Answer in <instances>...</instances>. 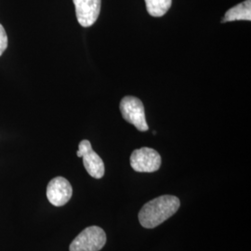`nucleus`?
<instances>
[{
    "mask_svg": "<svg viewBox=\"0 0 251 251\" xmlns=\"http://www.w3.org/2000/svg\"><path fill=\"white\" fill-rule=\"evenodd\" d=\"M179 198L173 196H162L154 198L142 207L139 213L141 225L152 229L174 215L179 209Z\"/></svg>",
    "mask_w": 251,
    "mask_h": 251,
    "instance_id": "f257e3e1",
    "label": "nucleus"
},
{
    "mask_svg": "<svg viewBox=\"0 0 251 251\" xmlns=\"http://www.w3.org/2000/svg\"><path fill=\"white\" fill-rule=\"evenodd\" d=\"M106 244L105 232L98 226L84 229L71 243L70 251H99Z\"/></svg>",
    "mask_w": 251,
    "mask_h": 251,
    "instance_id": "f03ea898",
    "label": "nucleus"
},
{
    "mask_svg": "<svg viewBox=\"0 0 251 251\" xmlns=\"http://www.w3.org/2000/svg\"><path fill=\"white\" fill-rule=\"evenodd\" d=\"M120 112L126 122L132 124L140 131H147L149 126L145 119L144 103L133 96H126L120 101Z\"/></svg>",
    "mask_w": 251,
    "mask_h": 251,
    "instance_id": "7ed1b4c3",
    "label": "nucleus"
},
{
    "mask_svg": "<svg viewBox=\"0 0 251 251\" xmlns=\"http://www.w3.org/2000/svg\"><path fill=\"white\" fill-rule=\"evenodd\" d=\"M130 166L137 172H154L161 166V156L152 148L143 147L131 153Z\"/></svg>",
    "mask_w": 251,
    "mask_h": 251,
    "instance_id": "20e7f679",
    "label": "nucleus"
},
{
    "mask_svg": "<svg viewBox=\"0 0 251 251\" xmlns=\"http://www.w3.org/2000/svg\"><path fill=\"white\" fill-rule=\"evenodd\" d=\"M76 154L78 157L83 158V165L92 178L100 179L103 177L104 164L99 154L93 151L90 141H81Z\"/></svg>",
    "mask_w": 251,
    "mask_h": 251,
    "instance_id": "39448f33",
    "label": "nucleus"
},
{
    "mask_svg": "<svg viewBox=\"0 0 251 251\" xmlns=\"http://www.w3.org/2000/svg\"><path fill=\"white\" fill-rule=\"evenodd\" d=\"M72 195V185L63 177H56L48 184L47 198L54 206H64L69 202Z\"/></svg>",
    "mask_w": 251,
    "mask_h": 251,
    "instance_id": "423d86ee",
    "label": "nucleus"
},
{
    "mask_svg": "<svg viewBox=\"0 0 251 251\" xmlns=\"http://www.w3.org/2000/svg\"><path fill=\"white\" fill-rule=\"evenodd\" d=\"M81 26L90 27L99 17L101 0H73Z\"/></svg>",
    "mask_w": 251,
    "mask_h": 251,
    "instance_id": "0eeeda50",
    "label": "nucleus"
},
{
    "mask_svg": "<svg viewBox=\"0 0 251 251\" xmlns=\"http://www.w3.org/2000/svg\"><path fill=\"white\" fill-rule=\"evenodd\" d=\"M251 0H246L229 9L225 13L223 23L234 22V21H251Z\"/></svg>",
    "mask_w": 251,
    "mask_h": 251,
    "instance_id": "6e6552de",
    "label": "nucleus"
},
{
    "mask_svg": "<svg viewBox=\"0 0 251 251\" xmlns=\"http://www.w3.org/2000/svg\"><path fill=\"white\" fill-rule=\"evenodd\" d=\"M146 9L152 17H162L171 9L172 0H145Z\"/></svg>",
    "mask_w": 251,
    "mask_h": 251,
    "instance_id": "1a4fd4ad",
    "label": "nucleus"
},
{
    "mask_svg": "<svg viewBox=\"0 0 251 251\" xmlns=\"http://www.w3.org/2000/svg\"><path fill=\"white\" fill-rule=\"evenodd\" d=\"M8 36L7 33L4 29V27L2 26V25L0 24V56L3 54V52L6 50V49L8 48Z\"/></svg>",
    "mask_w": 251,
    "mask_h": 251,
    "instance_id": "9d476101",
    "label": "nucleus"
}]
</instances>
